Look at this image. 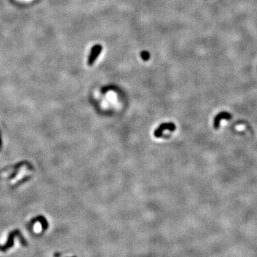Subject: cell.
Segmentation results:
<instances>
[{"mask_svg":"<svg viewBox=\"0 0 257 257\" xmlns=\"http://www.w3.org/2000/svg\"><path fill=\"white\" fill-rule=\"evenodd\" d=\"M72 257H77V256H72Z\"/></svg>","mask_w":257,"mask_h":257,"instance_id":"8","label":"cell"},{"mask_svg":"<svg viewBox=\"0 0 257 257\" xmlns=\"http://www.w3.org/2000/svg\"><path fill=\"white\" fill-rule=\"evenodd\" d=\"M17 1L20 2H23V3H29V2H31L33 1V0H17Z\"/></svg>","mask_w":257,"mask_h":257,"instance_id":"6","label":"cell"},{"mask_svg":"<svg viewBox=\"0 0 257 257\" xmlns=\"http://www.w3.org/2000/svg\"><path fill=\"white\" fill-rule=\"evenodd\" d=\"M15 237H18L20 239V241L22 244L24 246H27V242L26 241L25 239L22 237V234L18 230H15V231L11 232L9 234L8 240H7V243L5 245H0V251H2V252H6L9 249L11 248L14 246V239Z\"/></svg>","mask_w":257,"mask_h":257,"instance_id":"1","label":"cell"},{"mask_svg":"<svg viewBox=\"0 0 257 257\" xmlns=\"http://www.w3.org/2000/svg\"><path fill=\"white\" fill-rule=\"evenodd\" d=\"M99 51H100V47H95V48L94 49V51H93V54H92V55H91V56L90 61H89V62H90V64H91V62H92V61L94 60L95 57H96L97 56V54H99Z\"/></svg>","mask_w":257,"mask_h":257,"instance_id":"5","label":"cell"},{"mask_svg":"<svg viewBox=\"0 0 257 257\" xmlns=\"http://www.w3.org/2000/svg\"><path fill=\"white\" fill-rule=\"evenodd\" d=\"M175 129H176V127H175L174 124L172 123L164 124L160 126L159 129H157V131H156L155 133H154V135H155L156 137H159L160 136H161L163 131L165 130V129L166 130H167V129H169V130L172 131L175 130Z\"/></svg>","mask_w":257,"mask_h":257,"instance_id":"2","label":"cell"},{"mask_svg":"<svg viewBox=\"0 0 257 257\" xmlns=\"http://www.w3.org/2000/svg\"><path fill=\"white\" fill-rule=\"evenodd\" d=\"M231 116L229 113H227V112H221V113L219 114L218 115H216V117H215L214 127L216 129L219 128L220 121H222V119H231Z\"/></svg>","mask_w":257,"mask_h":257,"instance_id":"3","label":"cell"},{"mask_svg":"<svg viewBox=\"0 0 257 257\" xmlns=\"http://www.w3.org/2000/svg\"><path fill=\"white\" fill-rule=\"evenodd\" d=\"M36 221H39V222L40 223H41V226H42L43 230H46V229H47V226H48V224H47V220H46L43 216H39V217H37V218L36 219H34L33 221V222H35Z\"/></svg>","mask_w":257,"mask_h":257,"instance_id":"4","label":"cell"},{"mask_svg":"<svg viewBox=\"0 0 257 257\" xmlns=\"http://www.w3.org/2000/svg\"><path fill=\"white\" fill-rule=\"evenodd\" d=\"M54 257H61V254L60 253H56L54 254Z\"/></svg>","mask_w":257,"mask_h":257,"instance_id":"7","label":"cell"}]
</instances>
